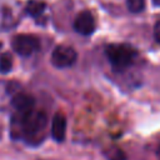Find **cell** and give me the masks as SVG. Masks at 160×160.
<instances>
[{
  "mask_svg": "<svg viewBox=\"0 0 160 160\" xmlns=\"http://www.w3.org/2000/svg\"><path fill=\"white\" fill-rule=\"evenodd\" d=\"M11 105L15 108L18 114H22V112H28L34 110L35 106V99L26 94V92H21L18 91L16 94H14L11 96Z\"/></svg>",
  "mask_w": 160,
  "mask_h": 160,
  "instance_id": "6",
  "label": "cell"
},
{
  "mask_svg": "<svg viewBox=\"0 0 160 160\" xmlns=\"http://www.w3.org/2000/svg\"><path fill=\"white\" fill-rule=\"evenodd\" d=\"M126 6L130 12H141L145 8V0H126Z\"/></svg>",
  "mask_w": 160,
  "mask_h": 160,
  "instance_id": "11",
  "label": "cell"
},
{
  "mask_svg": "<svg viewBox=\"0 0 160 160\" xmlns=\"http://www.w3.org/2000/svg\"><path fill=\"white\" fill-rule=\"evenodd\" d=\"M66 135V118L61 112H56L51 120V138L56 142L64 141Z\"/></svg>",
  "mask_w": 160,
  "mask_h": 160,
  "instance_id": "7",
  "label": "cell"
},
{
  "mask_svg": "<svg viewBox=\"0 0 160 160\" xmlns=\"http://www.w3.org/2000/svg\"><path fill=\"white\" fill-rule=\"evenodd\" d=\"M46 8V4L44 1H40V0H30L28 4H26V8H25V11L26 14H29L30 16L32 18H38L40 16L44 10Z\"/></svg>",
  "mask_w": 160,
  "mask_h": 160,
  "instance_id": "8",
  "label": "cell"
},
{
  "mask_svg": "<svg viewBox=\"0 0 160 160\" xmlns=\"http://www.w3.org/2000/svg\"><path fill=\"white\" fill-rule=\"evenodd\" d=\"M154 38L160 44V21H158L154 26Z\"/></svg>",
  "mask_w": 160,
  "mask_h": 160,
  "instance_id": "12",
  "label": "cell"
},
{
  "mask_svg": "<svg viewBox=\"0 0 160 160\" xmlns=\"http://www.w3.org/2000/svg\"><path fill=\"white\" fill-rule=\"evenodd\" d=\"M105 55L114 70L122 71L134 64L138 51L129 44H109L105 46Z\"/></svg>",
  "mask_w": 160,
  "mask_h": 160,
  "instance_id": "2",
  "label": "cell"
},
{
  "mask_svg": "<svg viewBox=\"0 0 160 160\" xmlns=\"http://www.w3.org/2000/svg\"><path fill=\"white\" fill-rule=\"evenodd\" d=\"M105 156L108 160H126V156L124 154V151L116 146H111L108 150L104 151Z\"/></svg>",
  "mask_w": 160,
  "mask_h": 160,
  "instance_id": "9",
  "label": "cell"
},
{
  "mask_svg": "<svg viewBox=\"0 0 160 160\" xmlns=\"http://www.w3.org/2000/svg\"><path fill=\"white\" fill-rule=\"evenodd\" d=\"M12 50L21 56H30L40 49V40L31 34H18L11 40Z\"/></svg>",
  "mask_w": 160,
  "mask_h": 160,
  "instance_id": "3",
  "label": "cell"
},
{
  "mask_svg": "<svg viewBox=\"0 0 160 160\" xmlns=\"http://www.w3.org/2000/svg\"><path fill=\"white\" fill-rule=\"evenodd\" d=\"M152 4L155 6H160V0H152Z\"/></svg>",
  "mask_w": 160,
  "mask_h": 160,
  "instance_id": "14",
  "label": "cell"
},
{
  "mask_svg": "<svg viewBox=\"0 0 160 160\" xmlns=\"http://www.w3.org/2000/svg\"><path fill=\"white\" fill-rule=\"evenodd\" d=\"M78 52L69 45H58L51 52V64L55 68L65 69L75 64Z\"/></svg>",
  "mask_w": 160,
  "mask_h": 160,
  "instance_id": "4",
  "label": "cell"
},
{
  "mask_svg": "<svg viewBox=\"0 0 160 160\" xmlns=\"http://www.w3.org/2000/svg\"><path fill=\"white\" fill-rule=\"evenodd\" d=\"M12 68V58L9 52H2L0 55V71L1 72H9Z\"/></svg>",
  "mask_w": 160,
  "mask_h": 160,
  "instance_id": "10",
  "label": "cell"
},
{
  "mask_svg": "<svg viewBox=\"0 0 160 160\" xmlns=\"http://www.w3.org/2000/svg\"><path fill=\"white\" fill-rule=\"evenodd\" d=\"M95 19L92 16V14L89 10H84L81 12H79L74 20V29L85 36L91 35L95 31Z\"/></svg>",
  "mask_w": 160,
  "mask_h": 160,
  "instance_id": "5",
  "label": "cell"
},
{
  "mask_svg": "<svg viewBox=\"0 0 160 160\" xmlns=\"http://www.w3.org/2000/svg\"><path fill=\"white\" fill-rule=\"evenodd\" d=\"M156 156H158V159L160 160V145H159L158 149H156Z\"/></svg>",
  "mask_w": 160,
  "mask_h": 160,
  "instance_id": "13",
  "label": "cell"
},
{
  "mask_svg": "<svg viewBox=\"0 0 160 160\" xmlns=\"http://www.w3.org/2000/svg\"><path fill=\"white\" fill-rule=\"evenodd\" d=\"M46 125L48 115L41 110L34 109L22 114L16 112L11 122V135L16 139L25 140L28 144H38Z\"/></svg>",
  "mask_w": 160,
  "mask_h": 160,
  "instance_id": "1",
  "label": "cell"
}]
</instances>
